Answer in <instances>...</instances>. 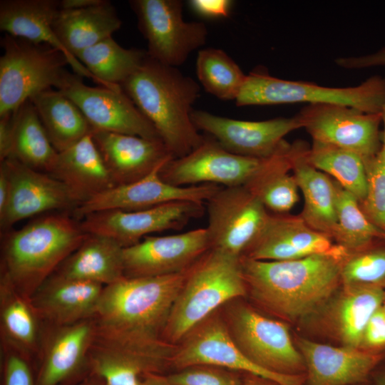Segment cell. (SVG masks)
I'll return each mask as SVG.
<instances>
[{
    "label": "cell",
    "mask_w": 385,
    "mask_h": 385,
    "mask_svg": "<svg viewBox=\"0 0 385 385\" xmlns=\"http://www.w3.org/2000/svg\"><path fill=\"white\" fill-rule=\"evenodd\" d=\"M105 286L52 274L31 297L41 321L62 326L94 318Z\"/></svg>",
    "instance_id": "obj_25"
},
{
    "label": "cell",
    "mask_w": 385,
    "mask_h": 385,
    "mask_svg": "<svg viewBox=\"0 0 385 385\" xmlns=\"http://www.w3.org/2000/svg\"><path fill=\"white\" fill-rule=\"evenodd\" d=\"M307 148L302 142L292 144L291 170L304 201L300 216L312 229L332 239L337 226L335 183L307 161Z\"/></svg>",
    "instance_id": "obj_27"
},
{
    "label": "cell",
    "mask_w": 385,
    "mask_h": 385,
    "mask_svg": "<svg viewBox=\"0 0 385 385\" xmlns=\"http://www.w3.org/2000/svg\"><path fill=\"white\" fill-rule=\"evenodd\" d=\"M205 209L203 203L178 201L138 210L98 211L83 217L80 224L85 232L108 237L127 247L150 233L181 230L202 216Z\"/></svg>",
    "instance_id": "obj_14"
},
{
    "label": "cell",
    "mask_w": 385,
    "mask_h": 385,
    "mask_svg": "<svg viewBox=\"0 0 385 385\" xmlns=\"http://www.w3.org/2000/svg\"><path fill=\"white\" fill-rule=\"evenodd\" d=\"M50 327L51 331L41 342V363L35 385H63L86 366H89L94 318Z\"/></svg>",
    "instance_id": "obj_23"
},
{
    "label": "cell",
    "mask_w": 385,
    "mask_h": 385,
    "mask_svg": "<svg viewBox=\"0 0 385 385\" xmlns=\"http://www.w3.org/2000/svg\"><path fill=\"white\" fill-rule=\"evenodd\" d=\"M292 152V144L269 168L246 186L267 210L276 214L289 212L299 200L296 179L289 173Z\"/></svg>",
    "instance_id": "obj_38"
},
{
    "label": "cell",
    "mask_w": 385,
    "mask_h": 385,
    "mask_svg": "<svg viewBox=\"0 0 385 385\" xmlns=\"http://www.w3.org/2000/svg\"><path fill=\"white\" fill-rule=\"evenodd\" d=\"M295 103L343 105L369 113H381L385 108V77L371 76L355 86L329 87L281 79L255 69L246 76L235 100L237 106Z\"/></svg>",
    "instance_id": "obj_6"
},
{
    "label": "cell",
    "mask_w": 385,
    "mask_h": 385,
    "mask_svg": "<svg viewBox=\"0 0 385 385\" xmlns=\"http://www.w3.org/2000/svg\"><path fill=\"white\" fill-rule=\"evenodd\" d=\"M234 1L230 0H190V8L198 16L206 19L227 18Z\"/></svg>",
    "instance_id": "obj_45"
},
{
    "label": "cell",
    "mask_w": 385,
    "mask_h": 385,
    "mask_svg": "<svg viewBox=\"0 0 385 385\" xmlns=\"http://www.w3.org/2000/svg\"><path fill=\"white\" fill-rule=\"evenodd\" d=\"M191 119L197 130H203L227 150L256 158H267L279 153L289 145L284 138L303 128L297 114L292 117L250 121L193 109Z\"/></svg>",
    "instance_id": "obj_15"
},
{
    "label": "cell",
    "mask_w": 385,
    "mask_h": 385,
    "mask_svg": "<svg viewBox=\"0 0 385 385\" xmlns=\"http://www.w3.org/2000/svg\"><path fill=\"white\" fill-rule=\"evenodd\" d=\"M129 4L147 41L146 51L150 58L176 68L205 43V24L184 21L182 1L131 0Z\"/></svg>",
    "instance_id": "obj_10"
},
{
    "label": "cell",
    "mask_w": 385,
    "mask_h": 385,
    "mask_svg": "<svg viewBox=\"0 0 385 385\" xmlns=\"http://www.w3.org/2000/svg\"><path fill=\"white\" fill-rule=\"evenodd\" d=\"M58 90L78 107L93 130L160 139L153 125L121 87L89 86L81 76L68 73Z\"/></svg>",
    "instance_id": "obj_17"
},
{
    "label": "cell",
    "mask_w": 385,
    "mask_h": 385,
    "mask_svg": "<svg viewBox=\"0 0 385 385\" xmlns=\"http://www.w3.org/2000/svg\"><path fill=\"white\" fill-rule=\"evenodd\" d=\"M10 179V195L0 214V227L8 231L16 222L56 210H72L81 204L61 181L9 158L4 161Z\"/></svg>",
    "instance_id": "obj_19"
},
{
    "label": "cell",
    "mask_w": 385,
    "mask_h": 385,
    "mask_svg": "<svg viewBox=\"0 0 385 385\" xmlns=\"http://www.w3.org/2000/svg\"><path fill=\"white\" fill-rule=\"evenodd\" d=\"M334 183L337 226L332 239L336 244L351 254L385 241V233L369 220L356 197Z\"/></svg>",
    "instance_id": "obj_36"
},
{
    "label": "cell",
    "mask_w": 385,
    "mask_h": 385,
    "mask_svg": "<svg viewBox=\"0 0 385 385\" xmlns=\"http://www.w3.org/2000/svg\"><path fill=\"white\" fill-rule=\"evenodd\" d=\"M146 56V51L125 48L111 36L79 51L75 57L94 76L96 83L115 89L121 87Z\"/></svg>",
    "instance_id": "obj_35"
},
{
    "label": "cell",
    "mask_w": 385,
    "mask_h": 385,
    "mask_svg": "<svg viewBox=\"0 0 385 385\" xmlns=\"http://www.w3.org/2000/svg\"><path fill=\"white\" fill-rule=\"evenodd\" d=\"M106 0H61L60 9H82L103 4Z\"/></svg>",
    "instance_id": "obj_49"
},
{
    "label": "cell",
    "mask_w": 385,
    "mask_h": 385,
    "mask_svg": "<svg viewBox=\"0 0 385 385\" xmlns=\"http://www.w3.org/2000/svg\"><path fill=\"white\" fill-rule=\"evenodd\" d=\"M10 179L6 167L4 163H0V214H1L9 200L10 195Z\"/></svg>",
    "instance_id": "obj_48"
},
{
    "label": "cell",
    "mask_w": 385,
    "mask_h": 385,
    "mask_svg": "<svg viewBox=\"0 0 385 385\" xmlns=\"http://www.w3.org/2000/svg\"><path fill=\"white\" fill-rule=\"evenodd\" d=\"M4 363V385H35L28 359L6 349Z\"/></svg>",
    "instance_id": "obj_43"
},
{
    "label": "cell",
    "mask_w": 385,
    "mask_h": 385,
    "mask_svg": "<svg viewBox=\"0 0 385 385\" xmlns=\"http://www.w3.org/2000/svg\"><path fill=\"white\" fill-rule=\"evenodd\" d=\"M384 362L385 364V359ZM381 363L371 374L374 376V385H385V365L382 366Z\"/></svg>",
    "instance_id": "obj_50"
},
{
    "label": "cell",
    "mask_w": 385,
    "mask_h": 385,
    "mask_svg": "<svg viewBox=\"0 0 385 385\" xmlns=\"http://www.w3.org/2000/svg\"><path fill=\"white\" fill-rule=\"evenodd\" d=\"M91 133L58 153L49 173L64 183L80 203L115 186Z\"/></svg>",
    "instance_id": "obj_28"
},
{
    "label": "cell",
    "mask_w": 385,
    "mask_h": 385,
    "mask_svg": "<svg viewBox=\"0 0 385 385\" xmlns=\"http://www.w3.org/2000/svg\"><path fill=\"white\" fill-rule=\"evenodd\" d=\"M241 257L210 249L189 271L163 332L180 342L193 328L228 302L247 294Z\"/></svg>",
    "instance_id": "obj_5"
},
{
    "label": "cell",
    "mask_w": 385,
    "mask_h": 385,
    "mask_svg": "<svg viewBox=\"0 0 385 385\" xmlns=\"http://www.w3.org/2000/svg\"><path fill=\"white\" fill-rule=\"evenodd\" d=\"M96 324V323H95ZM163 339L136 342L125 339L95 327L88 355L91 372L103 378L127 384L140 376L159 374L170 364L174 349Z\"/></svg>",
    "instance_id": "obj_16"
},
{
    "label": "cell",
    "mask_w": 385,
    "mask_h": 385,
    "mask_svg": "<svg viewBox=\"0 0 385 385\" xmlns=\"http://www.w3.org/2000/svg\"><path fill=\"white\" fill-rule=\"evenodd\" d=\"M196 73L204 89L222 101H235L246 76L223 50L200 49L196 60Z\"/></svg>",
    "instance_id": "obj_39"
},
{
    "label": "cell",
    "mask_w": 385,
    "mask_h": 385,
    "mask_svg": "<svg viewBox=\"0 0 385 385\" xmlns=\"http://www.w3.org/2000/svg\"><path fill=\"white\" fill-rule=\"evenodd\" d=\"M335 63L339 67L350 70L385 66V46L371 53L337 58Z\"/></svg>",
    "instance_id": "obj_46"
},
{
    "label": "cell",
    "mask_w": 385,
    "mask_h": 385,
    "mask_svg": "<svg viewBox=\"0 0 385 385\" xmlns=\"http://www.w3.org/2000/svg\"><path fill=\"white\" fill-rule=\"evenodd\" d=\"M342 282L385 287V241L349 254L342 267Z\"/></svg>",
    "instance_id": "obj_40"
},
{
    "label": "cell",
    "mask_w": 385,
    "mask_h": 385,
    "mask_svg": "<svg viewBox=\"0 0 385 385\" xmlns=\"http://www.w3.org/2000/svg\"><path fill=\"white\" fill-rule=\"evenodd\" d=\"M349 254H322L281 261L241 257L247 290L262 307L294 320L319 307L342 282Z\"/></svg>",
    "instance_id": "obj_1"
},
{
    "label": "cell",
    "mask_w": 385,
    "mask_h": 385,
    "mask_svg": "<svg viewBox=\"0 0 385 385\" xmlns=\"http://www.w3.org/2000/svg\"><path fill=\"white\" fill-rule=\"evenodd\" d=\"M242 385H279L273 381H271L270 380L256 376H252L247 377L243 382H242Z\"/></svg>",
    "instance_id": "obj_51"
},
{
    "label": "cell",
    "mask_w": 385,
    "mask_h": 385,
    "mask_svg": "<svg viewBox=\"0 0 385 385\" xmlns=\"http://www.w3.org/2000/svg\"><path fill=\"white\" fill-rule=\"evenodd\" d=\"M144 381L162 385H242L233 372L212 366H192L168 376L150 374Z\"/></svg>",
    "instance_id": "obj_42"
},
{
    "label": "cell",
    "mask_w": 385,
    "mask_h": 385,
    "mask_svg": "<svg viewBox=\"0 0 385 385\" xmlns=\"http://www.w3.org/2000/svg\"><path fill=\"white\" fill-rule=\"evenodd\" d=\"M163 167L138 181L114 186L81 203L73 210L74 215L81 220L98 211L138 210L178 201L204 204L222 188L215 184L173 185L160 178L159 173Z\"/></svg>",
    "instance_id": "obj_20"
},
{
    "label": "cell",
    "mask_w": 385,
    "mask_h": 385,
    "mask_svg": "<svg viewBox=\"0 0 385 385\" xmlns=\"http://www.w3.org/2000/svg\"><path fill=\"white\" fill-rule=\"evenodd\" d=\"M1 332L4 347L29 359L40 354L41 337L38 322L30 299L19 292L1 276Z\"/></svg>",
    "instance_id": "obj_31"
},
{
    "label": "cell",
    "mask_w": 385,
    "mask_h": 385,
    "mask_svg": "<svg viewBox=\"0 0 385 385\" xmlns=\"http://www.w3.org/2000/svg\"><path fill=\"white\" fill-rule=\"evenodd\" d=\"M59 10L58 0H1L0 29L11 36L58 48L66 56L75 74L96 83L94 76L57 38L53 24Z\"/></svg>",
    "instance_id": "obj_26"
},
{
    "label": "cell",
    "mask_w": 385,
    "mask_h": 385,
    "mask_svg": "<svg viewBox=\"0 0 385 385\" xmlns=\"http://www.w3.org/2000/svg\"><path fill=\"white\" fill-rule=\"evenodd\" d=\"M172 354L170 364L179 370L192 366H212L247 372L279 385H302L301 375L265 369L249 359L232 339L218 311L193 328Z\"/></svg>",
    "instance_id": "obj_11"
},
{
    "label": "cell",
    "mask_w": 385,
    "mask_h": 385,
    "mask_svg": "<svg viewBox=\"0 0 385 385\" xmlns=\"http://www.w3.org/2000/svg\"><path fill=\"white\" fill-rule=\"evenodd\" d=\"M381 309L382 310L384 311V314H385V299L382 303V305H381Z\"/></svg>",
    "instance_id": "obj_54"
},
{
    "label": "cell",
    "mask_w": 385,
    "mask_h": 385,
    "mask_svg": "<svg viewBox=\"0 0 385 385\" xmlns=\"http://www.w3.org/2000/svg\"><path fill=\"white\" fill-rule=\"evenodd\" d=\"M29 100L58 153L92 133V127L78 107L59 90L51 88L34 95Z\"/></svg>",
    "instance_id": "obj_32"
},
{
    "label": "cell",
    "mask_w": 385,
    "mask_h": 385,
    "mask_svg": "<svg viewBox=\"0 0 385 385\" xmlns=\"http://www.w3.org/2000/svg\"><path fill=\"white\" fill-rule=\"evenodd\" d=\"M120 86L153 125L175 158L186 155L202 143L205 136L191 119L192 107L200 91L194 79L147 53Z\"/></svg>",
    "instance_id": "obj_2"
},
{
    "label": "cell",
    "mask_w": 385,
    "mask_h": 385,
    "mask_svg": "<svg viewBox=\"0 0 385 385\" xmlns=\"http://www.w3.org/2000/svg\"><path fill=\"white\" fill-rule=\"evenodd\" d=\"M290 144L267 158L232 153L211 136L181 158H173L160 170V178L177 186L215 184L222 187L247 186L269 168Z\"/></svg>",
    "instance_id": "obj_9"
},
{
    "label": "cell",
    "mask_w": 385,
    "mask_h": 385,
    "mask_svg": "<svg viewBox=\"0 0 385 385\" xmlns=\"http://www.w3.org/2000/svg\"><path fill=\"white\" fill-rule=\"evenodd\" d=\"M313 141L358 155L368 165L381 147L383 113H369L334 104H310L297 113Z\"/></svg>",
    "instance_id": "obj_12"
},
{
    "label": "cell",
    "mask_w": 385,
    "mask_h": 385,
    "mask_svg": "<svg viewBox=\"0 0 385 385\" xmlns=\"http://www.w3.org/2000/svg\"><path fill=\"white\" fill-rule=\"evenodd\" d=\"M123 248L108 237L88 233L53 273L103 286L111 284L124 277Z\"/></svg>",
    "instance_id": "obj_29"
},
{
    "label": "cell",
    "mask_w": 385,
    "mask_h": 385,
    "mask_svg": "<svg viewBox=\"0 0 385 385\" xmlns=\"http://www.w3.org/2000/svg\"><path fill=\"white\" fill-rule=\"evenodd\" d=\"M58 155L30 100L15 112L11 158L38 171L50 173Z\"/></svg>",
    "instance_id": "obj_34"
},
{
    "label": "cell",
    "mask_w": 385,
    "mask_h": 385,
    "mask_svg": "<svg viewBox=\"0 0 385 385\" xmlns=\"http://www.w3.org/2000/svg\"><path fill=\"white\" fill-rule=\"evenodd\" d=\"M91 135L115 186L138 181L175 158L160 139L101 130Z\"/></svg>",
    "instance_id": "obj_22"
},
{
    "label": "cell",
    "mask_w": 385,
    "mask_h": 385,
    "mask_svg": "<svg viewBox=\"0 0 385 385\" xmlns=\"http://www.w3.org/2000/svg\"><path fill=\"white\" fill-rule=\"evenodd\" d=\"M210 249L242 257L270 214L245 186L222 187L206 202Z\"/></svg>",
    "instance_id": "obj_13"
},
{
    "label": "cell",
    "mask_w": 385,
    "mask_h": 385,
    "mask_svg": "<svg viewBox=\"0 0 385 385\" xmlns=\"http://www.w3.org/2000/svg\"><path fill=\"white\" fill-rule=\"evenodd\" d=\"M87 235L80 222L66 214L38 217L4 237L1 276L30 299Z\"/></svg>",
    "instance_id": "obj_4"
},
{
    "label": "cell",
    "mask_w": 385,
    "mask_h": 385,
    "mask_svg": "<svg viewBox=\"0 0 385 385\" xmlns=\"http://www.w3.org/2000/svg\"><path fill=\"white\" fill-rule=\"evenodd\" d=\"M349 254L333 240L309 227L301 216L270 215L257 238L242 257L281 261L314 255Z\"/></svg>",
    "instance_id": "obj_21"
},
{
    "label": "cell",
    "mask_w": 385,
    "mask_h": 385,
    "mask_svg": "<svg viewBox=\"0 0 385 385\" xmlns=\"http://www.w3.org/2000/svg\"><path fill=\"white\" fill-rule=\"evenodd\" d=\"M237 299L226 304L223 319L241 351L269 371L300 375L306 368L305 362L294 345L287 327Z\"/></svg>",
    "instance_id": "obj_8"
},
{
    "label": "cell",
    "mask_w": 385,
    "mask_h": 385,
    "mask_svg": "<svg viewBox=\"0 0 385 385\" xmlns=\"http://www.w3.org/2000/svg\"><path fill=\"white\" fill-rule=\"evenodd\" d=\"M111 1L82 9H61L53 21V31L72 56L112 36L121 26Z\"/></svg>",
    "instance_id": "obj_30"
},
{
    "label": "cell",
    "mask_w": 385,
    "mask_h": 385,
    "mask_svg": "<svg viewBox=\"0 0 385 385\" xmlns=\"http://www.w3.org/2000/svg\"><path fill=\"white\" fill-rule=\"evenodd\" d=\"M307 161L329 174L361 203L367 192L365 164L356 154L335 145L313 141L306 151Z\"/></svg>",
    "instance_id": "obj_37"
},
{
    "label": "cell",
    "mask_w": 385,
    "mask_h": 385,
    "mask_svg": "<svg viewBox=\"0 0 385 385\" xmlns=\"http://www.w3.org/2000/svg\"><path fill=\"white\" fill-rule=\"evenodd\" d=\"M365 167L367 192L360 205L369 220L385 233V108L381 147L376 157Z\"/></svg>",
    "instance_id": "obj_41"
},
{
    "label": "cell",
    "mask_w": 385,
    "mask_h": 385,
    "mask_svg": "<svg viewBox=\"0 0 385 385\" xmlns=\"http://www.w3.org/2000/svg\"><path fill=\"white\" fill-rule=\"evenodd\" d=\"M142 382V385H162V384H155V383H152V382H149V381H141Z\"/></svg>",
    "instance_id": "obj_53"
},
{
    "label": "cell",
    "mask_w": 385,
    "mask_h": 385,
    "mask_svg": "<svg viewBox=\"0 0 385 385\" xmlns=\"http://www.w3.org/2000/svg\"><path fill=\"white\" fill-rule=\"evenodd\" d=\"M0 58V116L16 111L34 95L58 89L69 61L60 50L5 34Z\"/></svg>",
    "instance_id": "obj_7"
},
{
    "label": "cell",
    "mask_w": 385,
    "mask_h": 385,
    "mask_svg": "<svg viewBox=\"0 0 385 385\" xmlns=\"http://www.w3.org/2000/svg\"><path fill=\"white\" fill-rule=\"evenodd\" d=\"M210 249L206 228L145 237L123 248L124 277L163 276L185 271Z\"/></svg>",
    "instance_id": "obj_18"
},
{
    "label": "cell",
    "mask_w": 385,
    "mask_h": 385,
    "mask_svg": "<svg viewBox=\"0 0 385 385\" xmlns=\"http://www.w3.org/2000/svg\"><path fill=\"white\" fill-rule=\"evenodd\" d=\"M360 349L385 353V314L379 307L369 320Z\"/></svg>",
    "instance_id": "obj_44"
},
{
    "label": "cell",
    "mask_w": 385,
    "mask_h": 385,
    "mask_svg": "<svg viewBox=\"0 0 385 385\" xmlns=\"http://www.w3.org/2000/svg\"><path fill=\"white\" fill-rule=\"evenodd\" d=\"M73 385H106L105 382L98 376L91 374V376L87 378L83 381Z\"/></svg>",
    "instance_id": "obj_52"
},
{
    "label": "cell",
    "mask_w": 385,
    "mask_h": 385,
    "mask_svg": "<svg viewBox=\"0 0 385 385\" xmlns=\"http://www.w3.org/2000/svg\"><path fill=\"white\" fill-rule=\"evenodd\" d=\"M384 299V287L344 285L334 306L332 322L337 337L345 346L360 349L365 327Z\"/></svg>",
    "instance_id": "obj_33"
},
{
    "label": "cell",
    "mask_w": 385,
    "mask_h": 385,
    "mask_svg": "<svg viewBox=\"0 0 385 385\" xmlns=\"http://www.w3.org/2000/svg\"><path fill=\"white\" fill-rule=\"evenodd\" d=\"M190 268L163 276L124 277L105 286L94 317L96 327L132 341L163 339L168 317Z\"/></svg>",
    "instance_id": "obj_3"
},
{
    "label": "cell",
    "mask_w": 385,
    "mask_h": 385,
    "mask_svg": "<svg viewBox=\"0 0 385 385\" xmlns=\"http://www.w3.org/2000/svg\"><path fill=\"white\" fill-rule=\"evenodd\" d=\"M308 371L309 385H349L366 381L385 359V353L337 347L298 338Z\"/></svg>",
    "instance_id": "obj_24"
},
{
    "label": "cell",
    "mask_w": 385,
    "mask_h": 385,
    "mask_svg": "<svg viewBox=\"0 0 385 385\" xmlns=\"http://www.w3.org/2000/svg\"><path fill=\"white\" fill-rule=\"evenodd\" d=\"M0 116V161L11 157L14 112Z\"/></svg>",
    "instance_id": "obj_47"
}]
</instances>
